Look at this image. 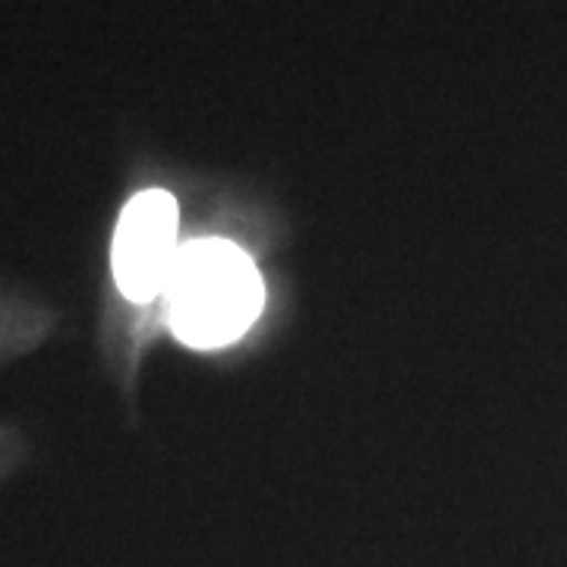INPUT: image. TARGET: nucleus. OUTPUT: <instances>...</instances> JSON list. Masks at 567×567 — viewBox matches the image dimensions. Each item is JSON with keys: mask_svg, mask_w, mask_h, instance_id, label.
I'll return each instance as SVG.
<instances>
[{"mask_svg": "<svg viewBox=\"0 0 567 567\" xmlns=\"http://www.w3.org/2000/svg\"><path fill=\"white\" fill-rule=\"evenodd\" d=\"M181 212L164 189H145L123 205L111 246V268L121 293L133 303H152L167 293L181 259Z\"/></svg>", "mask_w": 567, "mask_h": 567, "instance_id": "nucleus-2", "label": "nucleus"}, {"mask_svg": "<svg viewBox=\"0 0 567 567\" xmlns=\"http://www.w3.org/2000/svg\"><path fill=\"white\" fill-rule=\"evenodd\" d=\"M167 319L186 347L218 350L259 319L265 287L256 262L230 240L183 244L167 284Z\"/></svg>", "mask_w": 567, "mask_h": 567, "instance_id": "nucleus-1", "label": "nucleus"}]
</instances>
